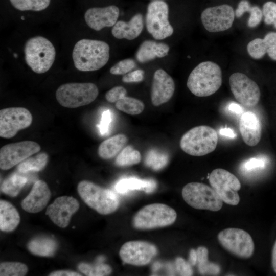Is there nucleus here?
Segmentation results:
<instances>
[{
    "instance_id": "obj_1",
    "label": "nucleus",
    "mask_w": 276,
    "mask_h": 276,
    "mask_svg": "<svg viewBox=\"0 0 276 276\" xmlns=\"http://www.w3.org/2000/svg\"><path fill=\"white\" fill-rule=\"evenodd\" d=\"M109 51L110 47L105 41L82 39L76 43L73 50L74 66L82 72L98 70L108 61Z\"/></svg>"
},
{
    "instance_id": "obj_2",
    "label": "nucleus",
    "mask_w": 276,
    "mask_h": 276,
    "mask_svg": "<svg viewBox=\"0 0 276 276\" xmlns=\"http://www.w3.org/2000/svg\"><path fill=\"white\" fill-rule=\"evenodd\" d=\"M222 73L219 66L212 61L197 65L190 74L187 86L197 97H207L216 92L222 84Z\"/></svg>"
},
{
    "instance_id": "obj_3",
    "label": "nucleus",
    "mask_w": 276,
    "mask_h": 276,
    "mask_svg": "<svg viewBox=\"0 0 276 276\" xmlns=\"http://www.w3.org/2000/svg\"><path fill=\"white\" fill-rule=\"evenodd\" d=\"M24 53L27 64L37 74L48 71L56 57V50L53 43L41 36L29 38L25 44Z\"/></svg>"
},
{
    "instance_id": "obj_4",
    "label": "nucleus",
    "mask_w": 276,
    "mask_h": 276,
    "mask_svg": "<svg viewBox=\"0 0 276 276\" xmlns=\"http://www.w3.org/2000/svg\"><path fill=\"white\" fill-rule=\"evenodd\" d=\"M77 191L83 201L100 214H111L119 207V199L115 193L91 181H81Z\"/></svg>"
},
{
    "instance_id": "obj_5",
    "label": "nucleus",
    "mask_w": 276,
    "mask_h": 276,
    "mask_svg": "<svg viewBox=\"0 0 276 276\" xmlns=\"http://www.w3.org/2000/svg\"><path fill=\"white\" fill-rule=\"evenodd\" d=\"M218 143L215 129L206 125L194 127L186 132L180 141V147L186 153L201 156L214 151Z\"/></svg>"
},
{
    "instance_id": "obj_6",
    "label": "nucleus",
    "mask_w": 276,
    "mask_h": 276,
    "mask_svg": "<svg viewBox=\"0 0 276 276\" xmlns=\"http://www.w3.org/2000/svg\"><path fill=\"white\" fill-rule=\"evenodd\" d=\"M176 211L163 203L147 205L134 215L132 224L137 229H151L172 224L176 220Z\"/></svg>"
},
{
    "instance_id": "obj_7",
    "label": "nucleus",
    "mask_w": 276,
    "mask_h": 276,
    "mask_svg": "<svg viewBox=\"0 0 276 276\" xmlns=\"http://www.w3.org/2000/svg\"><path fill=\"white\" fill-rule=\"evenodd\" d=\"M99 94V89L93 83H67L56 90L55 96L62 106L74 108L93 102Z\"/></svg>"
},
{
    "instance_id": "obj_8",
    "label": "nucleus",
    "mask_w": 276,
    "mask_h": 276,
    "mask_svg": "<svg viewBox=\"0 0 276 276\" xmlns=\"http://www.w3.org/2000/svg\"><path fill=\"white\" fill-rule=\"evenodd\" d=\"M182 196L188 205L196 209L216 212L223 205V201L215 190L200 182L186 184L182 188Z\"/></svg>"
},
{
    "instance_id": "obj_9",
    "label": "nucleus",
    "mask_w": 276,
    "mask_h": 276,
    "mask_svg": "<svg viewBox=\"0 0 276 276\" xmlns=\"http://www.w3.org/2000/svg\"><path fill=\"white\" fill-rule=\"evenodd\" d=\"M169 7L163 1H152L148 5L146 15L147 31L156 40L172 35L174 29L168 19Z\"/></svg>"
},
{
    "instance_id": "obj_10",
    "label": "nucleus",
    "mask_w": 276,
    "mask_h": 276,
    "mask_svg": "<svg viewBox=\"0 0 276 276\" xmlns=\"http://www.w3.org/2000/svg\"><path fill=\"white\" fill-rule=\"evenodd\" d=\"M219 242L229 252L240 258H250L254 252L255 245L250 234L238 228H227L219 233Z\"/></svg>"
},
{
    "instance_id": "obj_11",
    "label": "nucleus",
    "mask_w": 276,
    "mask_h": 276,
    "mask_svg": "<svg viewBox=\"0 0 276 276\" xmlns=\"http://www.w3.org/2000/svg\"><path fill=\"white\" fill-rule=\"evenodd\" d=\"M211 187L222 200L231 205H237L240 202L238 191L241 183L238 178L230 172L221 168L213 170L209 176Z\"/></svg>"
},
{
    "instance_id": "obj_12",
    "label": "nucleus",
    "mask_w": 276,
    "mask_h": 276,
    "mask_svg": "<svg viewBox=\"0 0 276 276\" xmlns=\"http://www.w3.org/2000/svg\"><path fill=\"white\" fill-rule=\"evenodd\" d=\"M32 114L21 107H9L0 110V136L10 139L18 131L29 127L32 122Z\"/></svg>"
},
{
    "instance_id": "obj_13",
    "label": "nucleus",
    "mask_w": 276,
    "mask_h": 276,
    "mask_svg": "<svg viewBox=\"0 0 276 276\" xmlns=\"http://www.w3.org/2000/svg\"><path fill=\"white\" fill-rule=\"evenodd\" d=\"M40 149V146L32 141L5 145L0 149V168L3 170H8L38 153Z\"/></svg>"
},
{
    "instance_id": "obj_14",
    "label": "nucleus",
    "mask_w": 276,
    "mask_h": 276,
    "mask_svg": "<svg viewBox=\"0 0 276 276\" xmlns=\"http://www.w3.org/2000/svg\"><path fill=\"white\" fill-rule=\"evenodd\" d=\"M231 90L235 99L246 107L256 105L260 99L261 93L257 84L246 75L237 72L229 79Z\"/></svg>"
},
{
    "instance_id": "obj_15",
    "label": "nucleus",
    "mask_w": 276,
    "mask_h": 276,
    "mask_svg": "<svg viewBox=\"0 0 276 276\" xmlns=\"http://www.w3.org/2000/svg\"><path fill=\"white\" fill-rule=\"evenodd\" d=\"M157 253V247L151 243L143 241H131L122 245L119 255L125 263L144 266L149 263Z\"/></svg>"
},
{
    "instance_id": "obj_16",
    "label": "nucleus",
    "mask_w": 276,
    "mask_h": 276,
    "mask_svg": "<svg viewBox=\"0 0 276 276\" xmlns=\"http://www.w3.org/2000/svg\"><path fill=\"white\" fill-rule=\"evenodd\" d=\"M233 8L223 4L209 7L203 11L201 19L204 28L210 32H218L229 29L235 18Z\"/></svg>"
},
{
    "instance_id": "obj_17",
    "label": "nucleus",
    "mask_w": 276,
    "mask_h": 276,
    "mask_svg": "<svg viewBox=\"0 0 276 276\" xmlns=\"http://www.w3.org/2000/svg\"><path fill=\"white\" fill-rule=\"evenodd\" d=\"M79 206V202L73 197L60 196L48 206L46 215L54 224L61 228H65Z\"/></svg>"
},
{
    "instance_id": "obj_18",
    "label": "nucleus",
    "mask_w": 276,
    "mask_h": 276,
    "mask_svg": "<svg viewBox=\"0 0 276 276\" xmlns=\"http://www.w3.org/2000/svg\"><path fill=\"white\" fill-rule=\"evenodd\" d=\"M174 91L175 83L173 78L163 69L155 71L151 93L152 104L155 106H158L168 102Z\"/></svg>"
},
{
    "instance_id": "obj_19",
    "label": "nucleus",
    "mask_w": 276,
    "mask_h": 276,
    "mask_svg": "<svg viewBox=\"0 0 276 276\" xmlns=\"http://www.w3.org/2000/svg\"><path fill=\"white\" fill-rule=\"evenodd\" d=\"M119 9L115 5L104 7H93L84 14L86 24L91 29L100 31L105 27H113L117 22Z\"/></svg>"
},
{
    "instance_id": "obj_20",
    "label": "nucleus",
    "mask_w": 276,
    "mask_h": 276,
    "mask_svg": "<svg viewBox=\"0 0 276 276\" xmlns=\"http://www.w3.org/2000/svg\"><path fill=\"white\" fill-rule=\"evenodd\" d=\"M50 190L43 180L36 181L29 194L21 203L23 210L31 213H36L42 210L47 205L51 197Z\"/></svg>"
},
{
    "instance_id": "obj_21",
    "label": "nucleus",
    "mask_w": 276,
    "mask_h": 276,
    "mask_svg": "<svg viewBox=\"0 0 276 276\" xmlns=\"http://www.w3.org/2000/svg\"><path fill=\"white\" fill-rule=\"evenodd\" d=\"M239 130L244 142L247 145L254 146L260 142L262 125L259 118L254 112L246 111L241 114Z\"/></svg>"
},
{
    "instance_id": "obj_22",
    "label": "nucleus",
    "mask_w": 276,
    "mask_h": 276,
    "mask_svg": "<svg viewBox=\"0 0 276 276\" xmlns=\"http://www.w3.org/2000/svg\"><path fill=\"white\" fill-rule=\"evenodd\" d=\"M143 27V16L141 13H137L128 22L118 21L112 27L111 33L117 39L131 40L141 34Z\"/></svg>"
},
{
    "instance_id": "obj_23",
    "label": "nucleus",
    "mask_w": 276,
    "mask_h": 276,
    "mask_svg": "<svg viewBox=\"0 0 276 276\" xmlns=\"http://www.w3.org/2000/svg\"><path fill=\"white\" fill-rule=\"evenodd\" d=\"M169 50V45L165 43L146 40L140 44L135 57L138 62L144 63L154 60L156 58H163L166 56Z\"/></svg>"
},
{
    "instance_id": "obj_24",
    "label": "nucleus",
    "mask_w": 276,
    "mask_h": 276,
    "mask_svg": "<svg viewBox=\"0 0 276 276\" xmlns=\"http://www.w3.org/2000/svg\"><path fill=\"white\" fill-rule=\"evenodd\" d=\"M156 188L157 183L153 179H141L134 177L122 179L115 186L116 190L122 194L131 190H142L147 193H151Z\"/></svg>"
},
{
    "instance_id": "obj_25",
    "label": "nucleus",
    "mask_w": 276,
    "mask_h": 276,
    "mask_svg": "<svg viewBox=\"0 0 276 276\" xmlns=\"http://www.w3.org/2000/svg\"><path fill=\"white\" fill-rule=\"evenodd\" d=\"M127 141V136L123 134H118L105 140L99 146V156L104 159L112 158L124 148Z\"/></svg>"
},
{
    "instance_id": "obj_26",
    "label": "nucleus",
    "mask_w": 276,
    "mask_h": 276,
    "mask_svg": "<svg viewBox=\"0 0 276 276\" xmlns=\"http://www.w3.org/2000/svg\"><path fill=\"white\" fill-rule=\"evenodd\" d=\"M20 216L16 209L10 202L0 201V229L10 232L14 230L20 222Z\"/></svg>"
},
{
    "instance_id": "obj_27",
    "label": "nucleus",
    "mask_w": 276,
    "mask_h": 276,
    "mask_svg": "<svg viewBox=\"0 0 276 276\" xmlns=\"http://www.w3.org/2000/svg\"><path fill=\"white\" fill-rule=\"evenodd\" d=\"M32 254L41 257H52L57 250V242L52 238L39 237L32 239L27 244Z\"/></svg>"
},
{
    "instance_id": "obj_28",
    "label": "nucleus",
    "mask_w": 276,
    "mask_h": 276,
    "mask_svg": "<svg viewBox=\"0 0 276 276\" xmlns=\"http://www.w3.org/2000/svg\"><path fill=\"white\" fill-rule=\"evenodd\" d=\"M48 160V155L47 153H39L20 163L17 167V171L20 173L40 171L45 167Z\"/></svg>"
},
{
    "instance_id": "obj_29",
    "label": "nucleus",
    "mask_w": 276,
    "mask_h": 276,
    "mask_svg": "<svg viewBox=\"0 0 276 276\" xmlns=\"http://www.w3.org/2000/svg\"><path fill=\"white\" fill-rule=\"evenodd\" d=\"M27 178L17 173H14L2 182L1 191L11 197L16 196L27 182Z\"/></svg>"
},
{
    "instance_id": "obj_30",
    "label": "nucleus",
    "mask_w": 276,
    "mask_h": 276,
    "mask_svg": "<svg viewBox=\"0 0 276 276\" xmlns=\"http://www.w3.org/2000/svg\"><path fill=\"white\" fill-rule=\"evenodd\" d=\"M246 12L250 13L248 26L250 28H253L258 25L263 15L261 9L256 6H251L247 0H242L239 2L235 14L237 17L239 18Z\"/></svg>"
},
{
    "instance_id": "obj_31",
    "label": "nucleus",
    "mask_w": 276,
    "mask_h": 276,
    "mask_svg": "<svg viewBox=\"0 0 276 276\" xmlns=\"http://www.w3.org/2000/svg\"><path fill=\"white\" fill-rule=\"evenodd\" d=\"M198 268L202 274L217 275L220 272V267L208 261V250L204 246H200L196 249Z\"/></svg>"
},
{
    "instance_id": "obj_32",
    "label": "nucleus",
    "mask_w": 276,
    "mask_h": 276,
    "mask_svg": "<svg viewBox=\"0 0 276 276\" xmlns=\"http://www.w3.org/2000/svg\"><path fill=\"white\" fill-rule=\"evenodd\" d=\"M116 107L128 114L137 115L143 112L145 105L137 99L125 96L116 102Z\"/></svg>"
},
{
    "instance_id": "obj_33",
    "label": "nucleus",
    "mask_w": 276,
    "mask_h": 276,
    "mask_svg": "<svg viewBox=\"0 0 276 276\" xmlns=\"http://www.w3.org/2000/svg\"><path fill=\"white\" fill-rule=\"evenodd\" d=\"M141 160L140 152L131 146L124 147L118 154L115 164L119 167H126L135 165Z\"/></svg>"
},
{
    "instance_id": "obj_34",
    "label": "nucleus",
    "mask_w": 276,
    "mask_h": 276,
    "mask_svg": "<svg viewBox=\"0 0 276 276\" xmlns=\"http://www.w3.org/2000/svg\"><path fill=\"white\" fill-rule=\"evenodd\" d=\"M15 9L20 11H40L49 6L51 0H9Z\"/></svg>"
},
{
    "instance_id": "obj_35",
    "label": "nucleus",
    "mask_w": 276,
    "mask_h": 276,
    "mask_svg": "<svg viewBox=\"0 0 276 276\" xmlns=\"http://www.w3.org/2000/svg\"><path fill=\"white\" fill-rule=\"evenodd\" d=\"M78 268L81 272L88 276L108 275L112 272L111 267L104 263L90 264L81 263L78 265Z\"/></svg>"
},
{
    "instance_id": "obj_36",
    "label": "nucleus",
    "mask_w": 276,
    "mask_h": 276,
    "mask_svg": "<svg viewBox=\"0 0 276 276\" xmlns=\"http://www.w3.org/2000/svg\"><path fill=\"white\" fill-rule=\"evenodd\" d=\"M28 271L25 264L16 262H5L0 264L1 276H24Z\"/></svg>"
},
{
    "instance_id": "obj_37",
    "label": "nucleus",
    "mask_w": 276,
    "mask_h": 276,
    "mask_svg": "<svg viewBox=\"0 0 276 276\" xmlns=\"http://www.w3.org/2000/svg\"><path fill=\"white\" fill-rule=\"evenodd\" d=\"M168 156L165 153L155 150L149 151L145 157V164L154 170L165 167L168 162Z\"/></svg>"
},
{
    "instance_id": "obj_38",
    "label": "nucleus",
    "mask_w": 276,
    "mask_h": 276,
    "mask_svg": "<svg viewBox=\"0 0 276 276\" xmlns=\"http://www.w3.org/2000/svg\"><path fill=\"white\" fill-rule=\"evenodd\" d=\"M136 66L135 61L131 59H125L119 61L110 69V73L112 75H124L132 71Z\"/></svg>"
},
{
    "instance_id": "obj_39",
    "label": "nucleus",
    "mask_w": 276,
    "mask_h": 276,
    "mask_svg": "<svg viewBox=\"0 0 276 276\" xmlns=\"http://www.w3.org/2000/svg\"><path fill=\"white\" fill-rule=\"evenodd\" d=\"M247 49L249 55L256 59L262 58L266 54L263 39L261 38H256L250 41Z\"/></svg>"
},
{
    "instance_id": "obj_40",
    "label": "nucleus",
    "mask_w": 276,
    "mask_h": 276,
    "mask_svg": "<svg viewBox=\"0 0 276 276\" xmlns=\"http://www.w3.org/2000/svg\"><path fill=\"white\" fill-rule=\"evenodd\" d=\"M263 15L264 16V22L267 25L273 24L276 28V3L268 1L263 6Z\"/></svg>"
},
{
    "instance_id": "obj_41",
    "label": "nucleus",
    "mask_w": 276,
    "mask_h": 276,
    "mask_svg": "<svg viewBox=\"0 0 276 276\" xmlns=\"http://www.w3.org/2000/svg\"><path fill=\"white\" fill-rule=\"evenodd\" d=\"M263 39L266 53L271 59L276 61V32L267 33Z\"/></svg>"
},
{
    "instance_id": "obj_42",
    "label": "nucleus",
    "mask_w": 276,
    "mask_h": 276,
    "mask_svg": "<svg viewBox=\"0 0 276 276\" xmlns=\"http://www.w3.org/2000/svg\"><path fill=\"white\" fill-rule=\"evenodd\" d=\"M127 90L122 86H115L105 94L106 100L110 103H114L126 96Z\"/></svg>"
},
{
    "instance_id": "obj_43",
    "label": "nucleus",
    "mask_w": 276,
    "mask_h": 276,
    "mask_svg": "<svg viewBox=\"0 0 276 276\" xmlns=\"http://www.w3.org/2000/svg\"><path fill=\"white\" fill-rule=\"evenodd\" d=\"M111 121L112 116L110 111L108 109L104 111L102 113L101 121L97 125L102 135L108 133Z\"/></svg>"
},
{
    "instance_id": "obj_44",
    "label": "nucleus",
    "mask_w": 276,
    "mask_h": 276,
    "mask_svg": "<svg viewBox=\"0 0 276 276\" xmlns=\"http://www.w3.org/2000/svg\"><path fill=\"white\" fill-rule=\"evenodd\" d=\"M176 268L180 275H192L193 272L191 265L182 258L177 257L175 260Z\"/></svg>"
},
{
    "instance_id": "obj_45",
    "label": "nucleus",
    "mask_w": 276,
    "mask_h": 276,
    "mask_svg": "<svg viewBox=\"0 0 276 276\" xmlns=\"http://www.w3.org/2000/svg\"><path fill=\"white\" fill-rule=\"evenodd\" d=\"M144 74L143 70H135L124 75L122 80L124 83L140 82L143 80Z\"/></svg>"
},
{
    "instance_id": "obj_46",
    "label": "nucleus",
    "mask_w": 276,
    "mask_h": 276,
    "mask_svg": "<svg viewBox=\"0 0 276 276\" xmlns=\"http://www.w3.org/2000/svg\"><path fill=\"white\" fill-rule=\"evenodd\" d=\"M265 162L261 158H251L244 164V168L247 170H251L256 168H261L265 167Z\"/></svg>"
},
{
    "instance_id": "obj_47",
    "label": "nucleus",
    "mask_w": 276,
    "mask_h": 276,
    "mask_svg": "<svg viewBox=\"0 0 276 276\" xmlns=\"http://www.w3.org/2000/svg\"><path fill=\"white\" fill-rule=\"evenodd\" d=\"M50 276H80L79 273L70 270H58L50 273Z\"/></svg>"
},
{
    "instance_id": "obj_48",
    "label": "nucleus",
    "mask_w": 276,
    "mask_h": 276,
    "mask_svg": "<svg viewBox=\"0 0 276 276\" xmlns=\"http://www.w3.org/2000/svg\"><path fill=\"white\" fill-rule=\"evenodd\" d=\"M220 134L230 138H235L237 136L234 130L229 128H224L220 129Z\"/></svg>"
},
{
    "instance_id": "obj_49",
    "label": "nucleus",
    "mask_w": 276,
    "mask_h": 276,
    "mask_svg": "<svg viewBox=\"0 0 276 276\" xmlns=\"http://www.w3.org/2000/svg\"><path fill=\"white\" fill-rule=\"evenodd\" d=\"M188 262L191 266H195L197 263V255L196 250L191 249L189 254V258Z\"/></svg>"
},
{
    "instance_id": "obj_50",
    "label": "nucleus",
    "mask_w": 276,
    "mask_h": 276,
    "mask_svg": "<svg viewBox=\"0 0 276 276\" xmlns=\"http://www.w3.org/2000/svg\"><path fill=\"white\" fill-rule=\"evenodd\" d=\"M228 109L231 111L237 114H240L242 111L241 106L235 103H232L229 105Z\"/></svg>"
},
{
    "instance_id": "obj_51",
    "label": "nucleus",
    "mask_w": 276,
    "mask_h": 276,
    "mask_svg": "<svg viewBox=\"0 0 276 276\" xmlns=\"http://www.w3.org/2000/svg\"><path fill=\"white\" fill-rule=\"evenodd\" d=\"M271 264L273 270L276 273V241L273 245L272 250Z\"/></svg>"
},
{
    "instance_id": "obj_52",
    "label": "nucleus",
    "mask_w": 276,
    "mask_h": 276,
    "mask_svg": "<svg viewBox=\"0 0 276 276\" xmlns=\"http://www.w3.org/2000/svg\"><path fill=\"white\" fill-rule=\"evenodd\" d=\"M153 1H163V0H153Z\"/></svg>"
},
{
    "instance_id": "obj_53",
    "label": "nucleus",
    "mask_w": 276,
    "mask_h": 276,
    "mask_svg": "<svg viewBox=\"0 0 276 276\" xmlns=\"http://www.w3.org/2000/svg\"><path fill=\"white\" fill-rule=\"evenodd\" d=\"M188 58H190V56H188Z\"/></svg>"
}]
</instances>
